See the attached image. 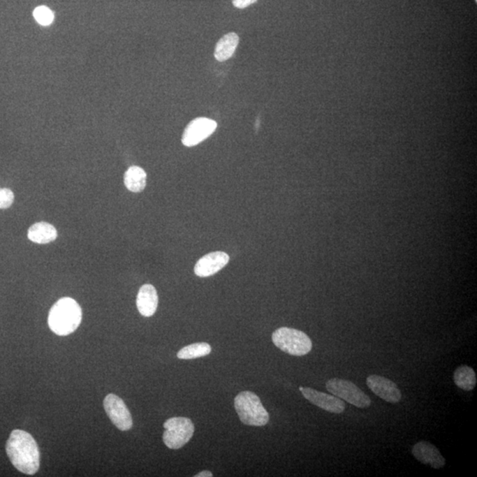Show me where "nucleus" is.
Returning a JSON list of instances; mask_svg holds the SVG:
<instances>
[{
  "mask_svg": "<svg viewBox=\"0 0 477 477\" xmlns=\"http://www.w3.org/2000/svg\"><path fill=\"white\" fill-rule=\"evenodd\" d=\"M6 453L12 464L19 471L34 475L40 467L38 443L29 433L22 430H13L6 445Z\"/></svg>",
  "mask_w": 477,
  "mask_h": 477,
  "instance_id": "1",
  "label": "nucleus"
},
{
  "mask_svg": "<svg viewBox=\"0 0 477 477\" xmlns=\"http://www.w3.org/2000/svg\"><path fill=\"white\" fill-rule=\"evenodd\" d=\"M82 312L78 302L69 297L59 300L50 310L48 323L57 335H71L82 322Z\"/></svg>",
  "mask_w": 477,
  "mask_h": 477,
  "instance_id": "2",
  "label": "nucleus"
},
{
  "mask_svg": "<svg viewBox=\"0 0 477 477\" xmlns=\"http://www.w3.org/2000/svg\"><path fill=\"white\" fill-rule=\"evenodd\" d=\"M235 408L240 420L246 425L265 426L269 423V413L254 392L239 393L235 399Z\"/></svg>",
  "mask_w": 477,
  "mask_h": 477,
  "instance_id": "3",
  "label": "nucleus"
},
{
  "mask_svg": "<svg viewBox=\"0 0 477 477\" xmlns=\"http://www.w3.org/2000/svg\"><path fill=\"white\" fill-rule=\"evenodd\" d=\"M272 342L277 348L290 355H305L312 349L311 339L306 333L288 327L276 330L272 335Z\"/></svg>",
  "mask_w": 477,
  "mask_h": 477,
  "instance_id": "4",
  "label": "nucleus"
},
{
  "mask_svg": "<svg viewBox=\"0 0 477 477\" xmlns=\"http://www.w3.org/2000/svg\"><path fill=\"white\" fill-rule=\"evenodd\" d=\"M163 441L170 449L182 448L192 439L195 425L186 417H173L163 423Z\"/></svg>",
  "mask_w": 477,
  "mask_h": 477,
  "instance_id": "5",
  "label": "nucleus"
},
{
  "mask_svg": "<svg viewBox=\"0 0 477 477\" xmlns=\"http://www.w3.org/2000/svg\"><path fill=\"white\" fill-rule=\"evenodd\" d=\"M326 389L332 395L345 400L356 408L365 409L372 404V399L358 386L348 380L332 379L326 383Z\"/></svg>",
  "mask_w": 477,
  "mask_h": 477,
  "instance_id": "6",
  "label": "nucleus"
},
{
  "mask_svg": "<svg viewBox=\"0 0 477 477\" xmlns=\"http://www.w3.org/2000/svg\"><path fill=\"white\" fill-rule=\"evenodd\" d=\"M103 408L117 428L126 432L133 427V420L125 402L115 395H108L103 400Z\"/></svg>",
  "mask_w": 477,
  "mask_h": 477,
  "instance_id": "7",
  "label": "nucleus"
},
{
  "mask_svg": "<svg viewBox=\"0 0 477 477\" xmlns=\"http://www.w3.org/2000/svg\"><path fill=\"white\" fill-rule=\"evenodd\" d=\"M217 122L208 118H198L193 119L186 126L182 135V143L186 147H193L199 145L205 139L214 133Z\"/></svg>",
  "mask_w": 477,
  "mask_h": 477,
  "instance_id": "8",
  "label": "nucleus"
},
{
  "mask_svg": "<svg viewBox=\"0 0 477 477\" xmlns=\"http://www.w3.org/2000/svg\"><path fill=\"white\" fill-rule=\"evenodd\" d=\"M300 391L310 403L327 412L342 413L346 409L344 402L335 395H327L309 387H300Z\"/></svg>",
  "mask_w": 477,
  "mask_h": 477,
  "instance_id": "9",
  "label": "nucleus"
},
{
  "mask_svg": "<svg viewBox=\"0 0 477 477\" xmlns=\"http://www.w3.org/2000/svg\"><path fill=\"white\" fill-rule=\"evenodd\" d=\"M367 385L376 396L389 403H398L402 399V392L398 386L385 376L370 375L367 378Z\"/></svg>",
  "mask_w": 477,
  "mask_h": 477,
  "instance_id": "10",
  "label": "nucleus"
},
{
  "mask_svg": "<svg viewBox=\"0 0 477 477\" xmlns=\"http://www.w3.org/2000/svg\"><path fill=\"white\" fill-rule=\"evenodd\" d=\"M229 259V256L225 252L209 253L196 263L195 266L196 275L201 277V278L214 275L228 265Z\"/></svg>",
  "mask_w": 477,
  "mask_h": 477,
  "instance_id": "11",
  "label": "nucleus"
},
{
  "mask_svg": "<svg viewBox=\"0 0 477 477\" xmlns=\"http://www.w3.org/2000/svg\"><path fill=\"white\" fill-rule=\"evenodd\" d=\"M412 455L423 464H429L435 469H442L446 465V459L443 458L439 449L430 442L416 443L413 446Z\"/></svg>",
  "mask_w": 477,
  "mask_h": 477,
  "instance_id": "12",
  "label": "nucleus"
},
{
  "mask_svg": "<svg viewBox=\"0 0 477 477\" xmlns=\"http://www.w3.org/2000/svg\"><path fill=\"white\" fill-rule=\"evenodd\" d=\"M159 305V296L156 290L152 285H143L140 288L136 306H138L140 314L146 318H149L155 314Z\"/></svg>",
  "mask_w": 477,
  "mask_h": 477,
  "instance_id": "13",
  "label": "nucleus"
},
{
  "mask_svg": "<svg viewBox=\"0 0 477 477\" xmlns=\"http://www.w3.org/2000/svg\"><path fill=\"white\" fill-rule=\"evenodd\" d=\"M57 237H58V232L54 226L46 222L36 223L29 228L28 231V238L38 244H47V243L54 242Z\"/></svg>",
  "mask_w": 477,
  "mask_h": 477,
  "instance_id": "14",
  "label": "nucleus"
},
{
  "mask_svg": "<svg viewBox=\"0 0 477 477\" xmlns=\"http://www.w3.org/2000/svg\"><path fill=\"white\" fill-rule=\"evenodd\" d=\"M240 42L239 36L235 32H230L222 36L217 43L214 56L217 61L223 62L232 58Z\"/></svg>",
  "mask_w": 477,
  "mask_h": 477,
  "instance_id": "15",
  "label": "nucleus"
},
{
  "mask_svg": "<svg viewBox=\"0 0 477 477\" xmlns=\"http://www.w3.org/2000/svg\"><path fill=\"white\" fill-rule=\"evenodd\" d=\"M147 175L140 166H133L128 169L124 176L126 188L133 193L142 192L145 189Z\"/></svg>",
  "mask_w": 477,
  "mask_h": 477,
  "instance_id": "16",
  "label": "nucleus"
},
{
  "mask_svg": "<svg viewBox=\"0 0 477 477\" xmlns=\"http://www.w3.org/2000/svg\"><path fill=\"white\" fill-rule=\"evenodd\" d=\"M453 381L463 391H472L475 389L477 382L475 370L469 366H460L453 373Z\"/></svg>",
  "mask_w": 477,
  "mask_h": 477,
  "instance_id": "17",
  "label": "nucleus"
},
{
  "mask_svg": "<svg viewBox=\"0 0 477 477\" xmlns=\"http://www.w3.org/2000/svg\"><path fill=\"white\" fill-rule=\"evenodd\" d=\"M212 346L205 342L195 343L185 346L177 353V357L182 360H192L210 355Z\"/></svg>",
  "mask_w": 477,
  "mask_h": 477,
  "instance_id": "18",
  "label": "nucleus"
},
{
  "mask_svg": "<svg viewBox=\"0 0 477 477\" xmlns=\"http://www.w3.org/2000/svg\"><path fill=\"white\" fill-rule=\"evenodd\" d=\"M36 21L41 24L42 26H49L51 25L53 20H54V15L51 9L45 6H38L34 10L33 13Z\"/></svg>",
  "mask_w": 477,
  "mask_h": 477,
  "instance_id": "19",
  "label": "nucleus"
},
{
  "mask_svg": "<svg viewBox=\"0 0 477 477\" xmlns=\"http://www.w3.org/2000/svg\"><path fill=\"white\" fill-rule=\"evenodd\" d=\"M15 201V195L11 189H0V210L8 209Z\"/></svg>",
  "mask_w": 477,
  "mask_h": 477,
  "instance_id": "20",
  "label": "nucleus"
},
{
  "mask_svg": "<svg viewBox=\"0 0 477 477\" xmlns=\"http://www.w3.org/2000/svg\"><path fill=\"white\" fill-rule=\"evenodd\" d=\"M233 5L239 9H244L250 5L254 4L258 0H232Z\"/></svg>",
  "mask_w": 477,
  "mask_h": 477,
  "instance_id": "21",
  "label": "nucleus"
},
{
  "mask_svg": "<svg viewBox=\"0 0 477 477\" xmlns=\"http://www.w3.org/2000/svg\"><path fill=\"white\" fill-rule=\"evenodd\" d=\"M196 477H212L213 476L212 473L211 471H207V470H205V471L200 472L198 474H196L195 476Z\"/></svg>",
  "mask_w": 477,
  "mask_h": 477,
  "instance_id": "22",
  "label": "nucleus"
},
{
  "mask_svg": "<svg viewBox=\"0 0 477 477\" xmlns=\"http://www.w3.org/2000/svg\"><path fill=\"white\" fill-rule=\"evenodd\" d=\"M476 1H477V0H476Z\"/></svg>",
  "mask_w": 477,
  "mask_h": 477,
  "instance_id": "23",
  "label": "nucleus"
}]
</instances>
